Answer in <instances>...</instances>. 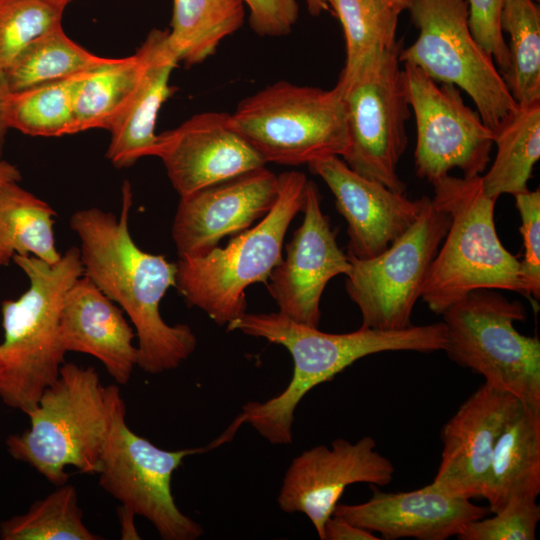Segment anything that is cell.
Listing matches in <instances>:
<instances>
[{"mask_svg":"<svg viewBox=\"0 0 540 540\" xmlns=\"http://www.w3.org/2000/svg\"><path fill=\"white\" fill-rule=\"evenodd\" d=\"M56 212L18 182L0 186V267L14 255L34 256L49 263L61 257L55 243Z\"/></svg>","mask_w":540,"mask_h":540,"instance_id":"cb8c5ba5","label":"cell"},{"mask_svg":"<svg viewBox=\"0 0 540 540\" xmlns=\"http://www.w3.org/2000/svg\"><path fill=\"white\" fill-rule=\"evenodd\" d=\"M90 72L9 92L4 103L8 129L40 137L73 134L76 96Z\"/></svg>","mask_w":540,"mask_h":540,"instance_id":"83f0119b","label":"cell"},{"mask_svg":"<svg viewBox=\"0 0 540 540\" xmlns=\"http://www.w3.org/2000/svg\"><path fill=\"white\" fill-rule=\"evenodd\" d=\"M114 58L93 54L73 41L62 23L30 41L4 70L10 92L99 69Z\"/></svg>","mask_w":540,"mask_h":540,"instance_id":"4316f807","label":"cell"},{"mask_svg":"<svg viewBox=\"0 0 540 540\" xmlns=\"http://www.w3.org/2000/svg\"><path fill=\"white\" fill-rule=\"evenodd\" d=\"M3 540H100L83 522L77 489L63 484L34 502L24 514L3 521Z\"/></svg>","mask_w":540,"mask_h":540,"instance_id":"1f68e13d","label":"cell"},{"mask_svg":"<svg viewBox=\"0 0 540 540\" xmlns=\"http://www.w3.org/2000/svg\"><path fill=\"white\" fill-rule=\"evenodd\" d=\"M402 70L416 122V175L432 182L457 167L464 177L481 176L490 161L494 132L465 104L456 86L440 84L409 63Z\"/></svg>","mask_w":540,"mask_h":540,"instance_id":"4fadbf2b","label":"cell"},{"mask_svg":"<svg viewBox=\"0 0 540 540\" xmlns=\"http://www.w3.org/2000/svg\"><path fill=\"white\" fill-rule=\"evenodd\" d=\"M449 225L450 216L429 197L412 225L383 252L367 259L348 257L345 288L361 312V327L412 326L414 305Z\"/></svg>","mask_w":540,"mask_h":540,"instance_id":"8fae6325","label":"cell"},{"mask_svg":"<svg viewBox=\"0 0 540 540\" xmlns=\"http://www.w3.org/2000/svg\"><path fill=\"white\" fill-rule=\"evenodd\" d=\"M208 447L213 448L211 444ZM206 448L168 451L154 445L130 430L123 402L113 416L102 450L99 484L123 509L151 522L162 539L195 540L204 529L177 507L171 480L186 457Z\"/></svg>","mask_w":540,"mask_h":540,"instance_id":"7c38bea8","label":"cell"},{"mask_svg":"<svg viewBox=\"0 0 540 540\" xmlns=\"http://www.w3.org/2000/svg\"><path fill=\"white\" fill-rule=\"evenodd\" d=\"M434 205L450 216L448 231L426 278L422 300L435 314L477 289L523 295L519 260L501 243L494 221L496 200L488 197L481 176L449 174L430 182Z\"/></svg>","mask_w":540,"mask_h":540,"instance_id":"5b68a950","label":"cell"},{"mask_svg":"<svg viewBox=\"0 0 540 540\" xmlns=\"http://www.w3.org/2000/svg\"><path fill=\"white\" fill-rule=\"evenodd\" d=\"M373 532L358 527L342 517L332 515L323 528L322 540H379Z\"/></svg>","mask_w":540,"mask_h":540,"instance_id":"74e56055","label":"cell"},{"mask_svg":"<svg viewBox=\"0 0 540 540\" xmlns=\"http://www.w3.org/2000/svg\"><path fill=\"white\" fill-rule=\"evenodd\" d=\"M371 487L373 493L369 500L358 504L338 502L333 515L377 532L385 540H445L457 536L466 524L490 512L488 507L446 494L431 483L416 490L397 493Z\"/></svg>","mask_w":540,"mask_h":540,"instance_id":"ffe728a7","label":"cell"},{"mask_svg":"<svg viewBox=\"0 0 540 540\" xmlns=\"http://www.w3.org/2000/svg\"><path fill=\"white\" fill-rule=\"evenodd\" d=\"M523 405L505 390L479 386L442 427L441 460L431 485L455 497L482 498L495 444Z\"/></svg>","mask_w":540,"mask_h":540,"instance_id":"2e32d148","label":"cell"},{"mask_svg":"<svg viewBox=\"0 0 540 540\" xmlns=\"http://www.w3.org/2000/svg\"><path fill=\"white\" fill-rule=\"evenodd\" d=\"M155 156L180 197L266 165L223 112L194 115L158 134Z\"/></svg>","mask_w":540,"mask_h":540,"instance_id":"d6986e66","label":"cell"},{"mask_svg":"<svg viewBox=\"0 0 540 540\" xmlns=\"http://www.w3.org/2000/svg\"><path fill=\"white\" fill-rule=\"evenodd\" d=\"M308 12L313 16L320 15L329 8L328 0H305Z\"/></svg>","mask_w":540,"mask_h":540,"instance_id":"b9f144b4","label":"cell"},{"mask_svg":"<svg viewBox=\"0 0 540 540\" xmlns=\"http://www.w3.org/2000/svg\"><path fill=\"white\" fill-rule=\"evenodd\" d=\"M388 3L393 9H395L399 14L407 10L414 0H384Z\"/></svg>","mask_w":540,"mask_h":540,"instance_id":"7bdbcfd3","label":"cell"},{"mask_svg":"<svg viewBox=\"0 0 540 540\" xmlns=\"http://www.w3.org/2000/svg\"><path fill=\"white\" fill-rule=\"evenodd\" d=\"M123 402L119 387L104 386L94 367L64 363L26 414L30 428L10 435L7 450L56 486L67 483V466L97 474L113 416Z\"/></svg>","mask_w":540,"mask_h":540,"instance_id":"277c9868","label":"cell"},{"mask_svg":"<svg viewBox=\"0 0 540 540\" xmlns=\"http://www.w3.org/2000/svg\"><path fill=\"white\" fill-rule=\"evenodd\" d=\"M493 132L496 157L481 179L485 194L497 200L502 194L528 190L540 158V102L518 106Z\"/></svg>","mask_w":540,"mask_h":540,"instance_id":"d4e9b609","label":"cell"},{"mask_svg":"<svg viewBox=\"0 0 540 540\" xmlns=\"http://www.w3.org/2000/svg\"><path fill=\"white\" fill-rule=\"evenodd\" d=\"M21 172L18 167L0 157V186L21 180Z\"/></svg>","mask_w":540,"mask_h":540,"instance_id":"ab89813d","label":"cell"},{"mask_svg":"<svg viewBox=\"0 0 540 540\" xmlns=\"http://www.w3.org/2000/svg\"><path fill=\"white\" fill-rule=\"evenodd\" d=\"M244 17L242 0H173L168 44L179 62L199 64L242 26Z\"/></svg>","mask_w":540,"mask_h":540,"instance_id":"484cf974","label":"cell"},{"mask_svg":"<svg viewBox=\"0 0 540 540\" xmlns=\"http://www.w3.org/2000/svg\"><path fill=\"white\" fill-rule=\"evenodd\" d=\"M408 10L419 34L400 50V62L418 67L436 82L462 89L495 131L518 105L492 56L471 33L467 0H414Z\"/></svg>","mask_w":540,"mask_h":540,"instance_id":"30bf717a","label":"cell"},{"mask_svg":"<svg viewBox=\"0 0 540 540\" xmlns=\"http://www.w3.org/2000/svg\"><path fill=\"white\" fill-rule=\"evenodd\" d=\"M72 0H0V70L34 38L62 23Z\"/></svg>","mask_w":540,"mask_h":540,"instance_id":"d6a6232c","label":"cell"},{"mask_svg":"<svg viewBox=\"0 0 540 540\" xmlns=\"http://www.w3.org/2000/svg\"><path fill=\"white\" fill-rule=\"evenodd\" d=\"M304 218L286 245V257L268 276L267 288L279 313L291 320L318 327L320 301L328 282L347 273L351 263L339 248L336 231L321 209V194L307 181L302 210Z\"/></svg>","mask_w":540,"mask_h":540,"instance_id":"9a60e30c","label":"cell"},{"mask_svg":"<svg viewBox=\"0 0 540 540\" xmlns=\"http://www.w3.org/2000/svg\"><path fill=\"white\" fill-rule=\"evenodd\" d=\"M231 127L265 163L301 165L348 148L343 95L287 81L273 83L242 100L229 114Z\"/></svg>","mask_w":540,"mask_h":540,"instance_id":"52a82bcc","label":"cell"},{"mask_svg":"<svg viewBox=\"0 0 540 540\" xmlns=\"http://www.w3.org/2000/svg\"><path fill=\"white\" fill-rule=\"evenodd\" d=\"M227 330L282 345L292 356L293 374L288 386L264 402H247L231 425L237 430L248 423L271 444L292 443L295 410L304 396L361 358L389 351H444L447 344L443 322L401 330L360 327L334 334L295 322L279 312H245L229 323Z\"/></svg>","mask_w":540,"mask_h":540,"instance_id":"7a4b0ae2","label":"cell"},{"mask_svg":"<svg viewBox=\"0 0 540 540\" xmlns=\"http://www.w3.org/2000/svg\"><path fill=\"white\" fill-rule=\"evenodd\" d=\"M537 499L513 498L494 516L466 524L459 540H534L540 521Z\"/></svg>","mask_w":540,"mask_h":540,"instance_id":"836d02e7","label":"cell"},{"mask_svg":"<svg viewBox=\"0 0 540 540\" xmlns=\"http://www.w3.org/2000/svg\"><path fill=\"white\" fill-rule=\"evenodd\" d=\"M346 42V61L338 82L347 81L377 51L396 41L399 13L384 0H328Z\"/></svg>","mask_w":540,"mask_h":540,"instance_id":"4dcf8cb0","label":"cell"},{"mask_svg":"<svg viewBox=\"0 0 540 540\" xmlns=\"http://www.w3.org/2000/svg\"><path fill=\"white\" fill-rule=\"evenodd\" d=\"M142 70V56L114 60L82 82L74 105L73 134L90 129L110 130L129 100Z\"/></svg>","mask_w":540,"mask_h":540,"instance_id":"f546056e","label":"cell"},{"mask_svg":"<svg viewBox=\"0 0 540 540\" xmlns=\"http://www.w3.org/2000/svg\"><path fill=\"white\" fill-rule=\"evenodd\" d=\"M501 31L509 35V67L501 74L519 107L540 102V12L533 0H504Z\"/></svg>","mask_w":540,"mask_h":540,"instance_id":"f1b7e54d","label":"cell"},{"mask_svg":"<svg viewBox=\"0 0 540 540\" xmlns=\"http://www.w3.org/2000/svg\"><path fill=\"white\" fill-rule=\"evenodd\" d=\"M12 261L27 276L29 287L19 298L2 302L0 399L27 414L64 364L61 309L68 289L83 275V266L77 247H70L55 263L24 255H14Z\"/></svg>","mask_w":540,"mask_h":540,"instance_id":"3957f363","label":"cell"},{"mask_svg":"<svg viewBox=\"0 0 540 540\" xmlns=\"http://www.w3.org/2000/svg\"><path fill=\"white\" fill-rule=\"evenodd\" d=\"M441 315L447 336L444 351L454 362L523 404L540 408V341L514 326L526 319L522 302L494 289H477Z\"/></svg>","mask_w":540,"mask_h":540,"instance_id":"ba28073f","label":"cell"},{"mask_svg":"<svg viewBox=\"0 0 540 540\" xmlns=\"http://www.w3.org/2000/svg\"><path fill=\"white\" fill-rule=\"evenodd\" d=\"M521 218L523 259L519 261V273L524 296L540 297V190L529 189L514 195Z\"/></svg>","mask_w":540,"mask_h":540,"instance_id":"e575fe53","label":"cell"},{"mask_svg":"<svg viewBox=\"0 0 540 540\" xmlns=\"http://www.w3.org/2000/svg\"><path fill=\"white\" fill-rule=\"evenodd\" d=\"M365 436L355 443L339 438L296 456L283 478L277 497L285 513H303L323 539L324 524L333 515L345 489L355 483L385 486L392 482L393 463Z\"/></svg>","mask_w":540,"mask_h":540,"instance_id":"5bb4252c","label":"cell"},{"mask_svg":"<svg viewBox=\"0 0 540 540\" xmlns=\"http://www.w3.org/2000/svg\"><path fill=\"white\" fill-rule=\"evenodd\" d=\"M60 336L66 352L99 360L117 384H127L137 366L136 333L123 311L87 276L68 289L61 309Z\"/></svg>","mask_w":540,"mask_h":540,"instance_id":"44dd1931","label":"cell"},{"mask_svg":"<svg viewBox=\"0 0 540 540\" xmlns=\"http://www.w3.org/2000/svg\"><path fill=\"white\" fill-rule=\"evenodd\" d=\"M120 518L122 523V538H135L139 539L138 534L136 533L134 524H133V515L132 513L126 511L122 507L119 508Z\"/></svg>","mask_w":540,"mask_h":540,"instance_id":"60d3db41","label":"cell"},{"mask_svg":"<svg viewBox=\"0 0 540 540\" xmlns=\"http://www.w3.org/2000/svg\"><path fill=\"white\" fill-rule=\"evenodd\" d=\"M540 493V408L523 405L499 436L482 498L495 513L513 498Z\"/></svg>","mask_w":540,"mask_h":540,"instance_id":"603a6c76","label":"cell"},{"mask_svg":"<svg viewBox=\"0 0 540 540\" xmlns=\"http://www.w3.org/2000/svg\"><path fill=\"white\" fill-rule=\"evenodd\" d=\"M401 42L368 57L345 82L336 86L346 110L348 148L344 162L358 174L405 193L397 174L406 149L410 105L400 68Z\"/></svg>","mask_w":540,"mask_h":540,"instance_id":"9c48e42d","label":"cell"},{"mask_svg":"<svg viewBox=\"0 0 540 540\" xmlns=\"http://www.w3.org/2000/svg\"><path fill=\"white\" fill-rule=\"evenodd\" d=\"M168 30L153 29L138 49L142 70L123 111L110 128L108 160L128 167L140 158L155 156L156 121L162 104L171 94L169 80L179 63L167 40Z\"/></svg>","mask_w":540,"mask_h":540,"instance_id":"7402d4cb","label":"cell"},{"mask_svg":"<svg viewBox=\"0 0 540 540\" xmlns=\"http://www.w3.org/2000/svg\"><path fill=\"white\" fill-rule=\"evenodd\" d=\"M249 8L251 29L261 37L288 35L299 15L297 0H242Z\"/></svg>","mask_w":540,"mask_h":540,"instance_id":"8d00e7d4","label":"cell"},{"mask_svg":"<svg viewBox=\"0 0 540 540\" xmlns=\"http://www.w3.org/2000/svg\"><path fill=\"white\" fill-rule=\"evenodd\" d=\"M307 181L299 171L279 174L277 198L258 224L240 232L224 248L179 259L176 287L191 306L219 326L246 312L245 290L251 284L266 283L282 260L285 234L302 210Z\"/></svg>","mask_w":540,"mask_h":540,"instance_id":"8992f818","label":"cell"},{"mask_svg":"<svg viewBox=\"0 0 540 540\" xmlns=\"http://www.w3.org/2000/svg\"><path fill=\"white\" fill-rule=\"evenodd\" d=\"M307 165L329 187L336 209L347 222L348 257L367 259L383 252L412 225L429 198L410 199L358 174L339 156Z\"/></svg>","mask_w":540,"mask_h":540,"instance_id":"ac0fdd59","label":"cell"},{"mask_svg":"<svg viewBox=\"0 0 540 540\" xmlns=\"http://www.w3.org/2000/svg\"><path fill=\"white\" fill-rule=\"evenodd\" d=\"M277 192L278 175L263 166L180 197L172 225L179 258L204 255L225 236L250 228Z\"/></svg>","mask_w":540,"mask_h":540,"instance_id":"e0dca14e","label":"cell"},{"mask_svg":"<svg viewBox=\"0 0 540 540\" xmlns=\"http://www.w3.org/2000/svg\"><path fill=\"white\" fill-rule=\"evenodd\" d=\"M468 24L476 41L492 56L500 74L509 67V53L500 28L504 0H467Z\"/></svg>","mask_w":540,"mask_h":540,"instance_id":"d590c367","label":"cell"},{"mask_svg":"<svg viewBox=\"0 0 540 540\" xmlns=\"http://www.w3.org/2000/svg\"><path fill=\"white\" fill-rule=\"evenodd\" d=\"M9 92L4 71L0 70V157L5 145L6 134L9 130L4 118V103Z\"/></svg>","mask_w":540,"mask_h":540,"instance_id":"f35d334b","label":"cell"},{"mask_svg":"<svg viewBox=\"0 0 540 540\" xmlns=\"http://www.w3.org/2000/svg\"><path fill=\"white\" fill-rule=\"evenodd\" d=\"M131 207L126 182L118 217L97 207L85 208L73 213L70 227L80 240L83 275L126 313L135 328L137 366L159 374L187 360L197 339L188 325L171 326L163 320L160 302L170 287H176L177 264L134 242L128 227Z\"/></svg>","mask_w":540,"mask_h":540,"instance_id":"6da1fadb","label":"cell"}]
</instances>
